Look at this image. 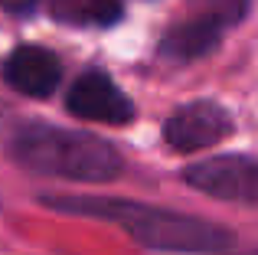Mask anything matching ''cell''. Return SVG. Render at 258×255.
Returning <instances> with one entry per match:
<instances>
[{"mask_svg": "<svg viewBox=\"0 0 258 255\" xmlns=\"http://www.w3.org/2000/svg\"><path fill=\"white\" fill-rule=\"evenodd\" d=\"M232 134V115L219 102H189L180 105L164 124V141L180 154H193L219 144Z\"/></svg>", "mask_w": 258, "mask_h": 255, "instance_id": "obj_4", "label": "cell"}, {"mask_svg": "<svg viewBox=\"0 0 258 255\" xmlns=\"http://www.w3.org/2000/svg\"><path fill=\"white\" fill-rule=\"evenodd\" d=\"M0 151H7L30 173L62 177L76 183H108L124 170L121 151L98 134L26 121L7 108H0Z\"/></svg>", "mask_w": 258, "mask_h": 255, "instance_id": "obj_1", "label": "cell"}, {"mask_svg": "<svg viewBox=\"0 0 258 255\" xmlns=\"http://www.w3.org/2000/svg\"><path fill=\"white\" fill-rule=\"evenodd\" d=\"M222 26L226 20L216 13H203V17L173 23L160 39V56L176 59V62H189V59H203L206 52H213L222 39Z\"/></svg>", "mask_w": 258, "mask_h": 255, "instance_id": "obj_7", "label": "cell"}, {"mask_svg": "<svg viewBox=\"0 0 258 255\" xmlns=\"http://www.w3.org/2000/svg\"><path fill=\"white\" fill-rule=\"evenodd\" d=\"M0 76L10 89L30 98H46L62 79V62L43 46H17L0 66Z\"/></svg>", "mask_w": 258, "mask_h": 255, "instance_id": "obj_6", "label": "cell"}, {"mask_svg": "<svg viewBox=\"0 0 258 255\" xmlns=\"http://www.w3.org/2000/svg\"><path fill=\"white\" fill-rule=\"evenodd\" d=\"M66 108L76 118L101 121V124H127L134 118V102L114 85L111 76L95 69L72 82L69 95H66Z\"/></svg>", "mask_w": 258, "mask_h": 255, "instance_id": "obj_5", "label": "cell"}, {"mask_svg": "<svg viewBox=\"0 0 258 255\" xmlns=\"http://www.w3.org/2000/svg\"><path fill=\"white\" fill-rule=\"evenodd\" d=\"M252 255H258V252H252Z\"/></svg>", "mask_w": 258, "mask_h": 255, "instance_id": "obj_10", "label": "cell"}, {"mask_svg": "<svg viewBox=\"0 0 258 255\" xmlns=\"http://www.w3.org/2000/svg\"><path fill=\"white\" fill-rule=\"evenodd\" d=\"M0 7L10 10V13H30L36 7V0H0Z\"/></svg>", "mask_w": 258, "mask_h": 255, "instance_id": "obj_9", "label": "cell"}, {"mask_svg": "<svg viewBox=\"0 0 258 255\" xmlns=\"http://www.w3.org/2000/svg\"><path fill=\"white\" fill-rule=\"evenodd\" d=\"M193 190L222 203L258 206V157L255 154H219L209 160H196L183 170Z\"/></svg>", "mask_w": 258, "mask_h": 255, "instance_id": "obj_3", "label": "cell"}, {"mask_svg": "<svg viewBox=\"0 0 258 255\" xmlns=\"http://www.w3.org/2000/svg\"><path fill=\"white\" fill-rule=\"evenodd\" d=\"M49 17L69 26H114L124 7L121 0H49Z\"/></svg>", "mask_w": 258, "mask_h": 255, "instance_id": "obj_8", "label": "cell"}, {"mask_svg": "<svg viewBox=\"0 0 258 255\" xmlns=\"http://www.w3.org/2000/svg\"><path fill=\"white\" fill-rule=\"evenodd\" d=\"M39 203L46 210L69 213V216H95L121 226L134 242H141L151 252H222L232 245V232L219 229L216 223H206L200 216H186L164 206H147L134 200L118 197H72V193H43Z\"/></svg>", "mask_w": 258, "mask_h": 255, "instance_id": "obj_2", "label": "cell"}]
</instances>
